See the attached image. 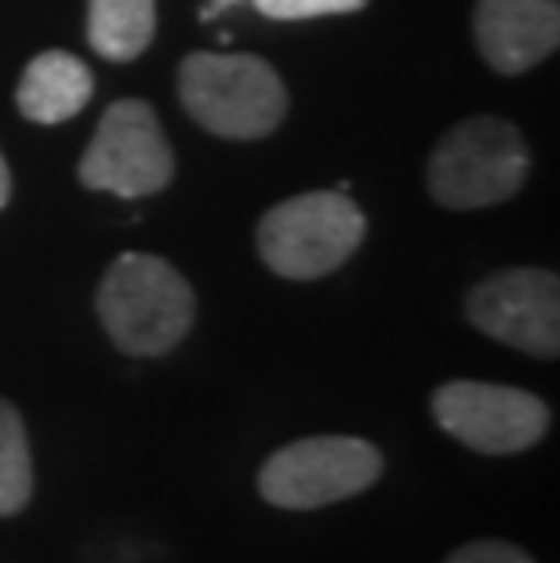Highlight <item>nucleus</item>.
<instances>
[{
	"instance_id": "nucleus-7",
	"label": "nucleus",
	"mask_w": 560,
	"mask_h": 563,
	"mask_svg": "<svg viewBox=\"0 0 560 563\" xmlns=\"http://www.w3.org/2000/svg\"><path fill=\"white\" fill-rule=\"evenodd\" d=\"M433 418L448 437L481 454H517L550 429V407L535 393L498 382L455 378L433 393Z\"/></svg>"
},
{
	"instance_id": "nucleus-9",
	"label": "nucleus",
	"mask_w": 560,
	"mask_h": 563,
	"mask_svg": "<svg viewBox=\"0 0 560 563\" xmlns=\"http://www.w3.org/2000/svg\"><path fill=\"white\" fill-rule=\"evenodd\" d=\"M484 63L506 77L539 66L560 44L557 0H481L473 15Z\"/></svg>"
},
{
	"instance_id": "nucleus-12",
	"label": "nucleus",
	"mask_w": 560,
	"mask_h": 563,
	"mask_svg": "<svg viewBox=\"0 0 560 563\" xmlns=\"http://www.w3.org/2000/svg\"><path fill=\"white\" fill-rule=\"evenodd\" d=\"M33 498V459L22 415L0 397V517H15Z\"/></svg>"
},
{
	"instance_id": "nucleus-4",
	"label": "nucleus",
	"mask_w": 560,
	"mask_h": 563,
	"mask_svg": "<svg viewBox=\"0 0 560 563\" xmlns=\"http://www.w3.org/2000/svg\"><path fill=\"white\" fill-rule=\"evenodd\" d=\"M364 211L336 194L317 189L270 208L259 222V255L284 280H317L336 273L364 241Z\"/></svg>"
},
{
	"instance_id": "nucleus-11",
	"label": "nucleus",
	"mask_w": 560,
	"mask_h": 563,
	"mask_svg": "<svg viewBox=\"0 0 560 563\" xmlns=\"http://www.w3.org/2000/svg\"><path fill=\"white\" fill-rule=\"evenodd\" d=\"M157 33V0H88V44L110 63H131Z\"/></svg>"
},
{
	"instance_id": "nucleus-3",
	"label": "nucleus",
	"mask_w": 560,
	"mask_h": 563,
	"mask_svg": "<svg viewBox=\"0 0 560 563\" xmlns=\"http://www.w3.org/2000/svg\"><path fill=\"white\" fill-rule=\"evenodd\" d=\"M531 153L520 131L498 117H470L451 128L426 167V186L440 208L476 211L517 194Z\"/></svg>"
},
{
	"instance_id": "nucleus-15",
	"label": "nucleus",
	"mask_w": 560,
	"mask_h": 563,
	"mask_svg": "<svg viewBox=\"0 0 560 563\" xmlns=\"http://www.w3.org/2000/svg\"><path fill=\"white\" fill-rule=\"evenodd\" d=\"M8 197H11V172H8V161L0 157V211H4Z\"/></svg>"
},
{
	"instance_id": "nucleus-8",
	"label": "nucleus",
	"mask_w": 560,
	"mask_h": 563,
	"mask_svg": "<svg viewBox=\"0 0 560 563\" xmlns=\"http://www.w3.org/2000/svg\"><path fill=\"white\" fill-rule=\"evenodd\" d=\"M470 323L517 353L553 361L560 353V280L550 269H506L466 298Z\"/></svg>"
},
{
	"instance_id": "nucleus-13",
	"label": "nucleus",
	"mask_w": 560,
	"mask_h": 563,
	"mask_svg": "<svg viewBox=\"0 0 560 563\" xmlns=\"http://www.w3.org/2000/svg\"><path fill=\"white\" fill-rule=\"evenodd\" d=\"M255 11L277 22H303V19H320V15H350L361 11L367 0H252Z\"/></svg>"
},
{
	"instance_id": "nucleus-1",
	"label": "nucleus",
	"mask_w": 560,
	"mask_h": 563,
	"mask_svg": "<svg viewBox=\"0 0 560 563\" xmlns=\"http://www.w3.org/2000/svg\"><path fill=\"white\" fill-rule=\"evenodd\" d=\"M95 309L106 334L124 353L164 356L194 328L197 298L172 262L128 251L106 269Z\"/></svg>"
},
{
	"instance_id": "nucleus-5",
	"label": "nucleus",
	"mask_w": 560,
	"mask_h": 563,
	"mask_svg": "<svg viewBox=\"0 0 560 563\" xmlns=\"http://www.w3.org/2000/svg\"><path fill=\"white\" fill-rule=\"evenodd\" d=\"M383 476V451L361 437H306L273 451L259 470V495L277 509H325L356 498Z\"/></svg>"
},
{
	"instance_id": "nucleus-10",
	"label": "nucleus",
	"mask_w": 560,
	"mask_h": 563,
	"mask_svg": "<svg viewBox=\"0 0 560 563\" xmlns=\"http://www.w3.org/2000/svg\"><path fill=\"white\" fill-rule=\"evenodd\" d=\"M91 69L69 52H41L19 80V113L33 124H63L91 102Z\"/></svg>"
},
{
	"instance_id": "nucleus-14",
	"label": "nucleus",
	"mask_w": 560,
	"mask_h": 563,
	"mask_svg": "<svg viewBox=\"0 0 560 563\" xmlns=\"http://www.w3.org/2000/svg\"><path fill=\"white\" fill-rule=\"evenodd\" d=\"M444 563H535L520 545L498 542V538H484V542H470L455 549Z\"/></svg>"
},
{
	"instance_id": "nucleus-16",
	"label": "nucleus",
	"mask_w": 560,
	"mask_h": 563,
	"mask_svg": "<svg viewBox=\"0 0 560 563\" xmlns=\"http://www.w3.org/2000/svg\"><path fill=\"white\" fill-rule=\"evenodd\" d=\"M230 4H237V0H211V4H208L205 11H200V15H205V19H216L219 11H222V8H230Z\"/></svg>"
},
{
	"instance_id": "nucleus-6",
	"label": "nucleus",
	"mask_w": 560,
	"mask_h": 563,
	"mask_svg": "<svg viewBox=\"0 0 560 563\" xmlns=\"http://www.w3.org/2000/svg\"><path fill=\"white\" fill-rule=\"evenodd\" d=\"M80 186L113 197H153L175 178V157L150 102L121 99L102 113L77 167Z\"/></svg>"
},
{
	"instance_id": "nucleus-2",
	"label": "nucleus",
	"mask_w": 560,
	"mask_h": 563,
	"mask_svg": "<svg viewBox=\"0 0 560 563\" xmlns=\"http://www.w3.org/2000/svg\"><path fill=\"white\" fill-rule=\"evenodd\" d=\"M178 99L205 131L237 142L270 135L288 113L281 74L259 55H186L178 66Z\"/></svg>"
}]
</instances>
